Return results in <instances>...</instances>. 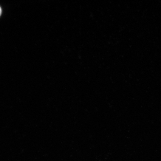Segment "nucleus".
<instances>
[{
	"mask_svg": "<svg viewBox=\"0 0 161 161\" xmlns=\"http://www.w3.org/2000/svg\"><path fill=\"white\" fill-rule=\"evenodd\" d=\"M1 9L0 7V16L1 15Z\"/></svg>",
	"mask_w": 161,
	"mask_h": 161,
	"instance_id": "nucleus-1",
	"label": "nucleus"
}]
</instances>
